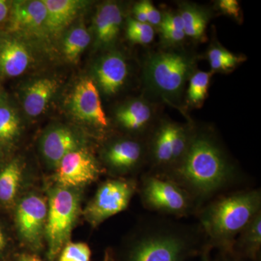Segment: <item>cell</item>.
I'll return each mask as SVG.
<instances>
[{"label": "cell", "instance_id": "38", "mask_svg": "<svg viewBox=\"0 0 261 261\" xmlns=\"http://www.w3.org/2000/svg\"><path fill=\"white\" fill-rule=\"evenodd\" d=\"M5 245H6V240H5L4 233L0 227V252L4 250Z\"/></svg>", "mask_w": 261, "mask_h": 261}, {"label": "cell", "instance_id": "21", "mask_svg": "<svg viewBox=\"0 0 261 261\" xmlns=\"http://www.w3.org/2000/svg\"><path fill=\"white\" fill-rule=\"evenodd\" d=\"M92 36L83 23L76 24L67 32L62 42V53L66 61L77 63L90 44Z\"/></svg>", "mask_w": 261, "mask_h": 261}, {"label": "cell", "instance_id": "27", "mask_svg": "<svg viewBox=\"0 0 261 261\" xmlns=\"http://www.w3.org/2000/svg\"><path fill=\"white\" fill-rule=\"evenodd\" d=\"M126 35L130 42L135 44H148L154 37V29L148 23H141L135 18L127 21Z\"/></svg>", "mask_w": 261, "mask_h": 261}, {"label": "cell", "instance_id": "22", "mask_svg": "<svg viewBox=\"0 0 261 261\" xmlns=\"http://www.w3.org/2000/svg\"><path fill=\"white\" fill-rule=\"evenodd\" d=\"M22 167L18 161H10L0 170V202L13 203L22 179Z\"/></svg>", "mask_w": 261, "mask_h": 261}, {"label": "cell", "instance_id": "1", "mask_svg": "<svg viewBox=\"0 0 261 261\" xmlns=\"http://www.w3.org/2000/svg\"><path fill=\"white\" fill-rule=\"evenodd\" d=\"M163 177L172 180L191 196L197 212L241 178L238 166L217 139L209 132L195 128L183 159Z\"/></svg>", "mask_w": 261, "mask_h": 261}, {"label": "cell", "instance_id": "18", "mask_svg": "<svg viewBox=\"0 0 261 261\" xmlns=\"http://www.w3.org/2000/svg\"><path fill=\"white\" fill-rule=\"evenodd\" d=\"M59 87L53 78H40L32 81L24 89L22 105L24 111L31 118L42 115Z\"/></svg>", "mask_w": 261, "mask_h": 261}, {"label": "cell", "instance_id": "30", "mask_svg": "<svg viewBox=\"0 0 261 261\" xmlns=\"http://www.w3.org/2000/svg\"><path fill=\"white\" fill-rule=\"evenodd\" d=\"M141 4L145 10L147 23L150 25H160L162 20V15L157 8H154L149 1H142Z\"/></svg>", "mask_w": 261, "mask_h": 261}, {"label": "cell", "instance_id": "26", "mask_svg": "<svg viewBox=\"0 0 261 261\" xmlns=\"http://www.w3.org/2000/svg\"><path fill=\"white\" fill-rule=\"evenodd\" d=\"M207 58L213 71L221 72L229 71L245 60L218 45L209 49Z\"/></svg>", "mask_w": 261, "mask_h": 261}, {"label": "cell", "instance_id": "39", "mask_svg": "<svg viewBox=\"0 0 261 261\" xmlns=\"http://www.w3.org/2000/svg\"><path fill=\"white\" fill-rule=\"evenodd\" d=\"M2 104V94L1 92H0V105Z\"/></svg>", "mask_w": 261, "mask_h": 261}, {"label": "cell", "instance_id": "10", "mask_svg": "<svg viewBox=\"0 0 261 261\" xmlns=\"http://www.w3.org/2000/svg\"><path fill=\"white\" fill-rule=\"evenodd\" d=\"M101 172L95 158L83 147L66 154L56 168L58 186L75 189L95 181Z\"/></svg>", "mask_w": 261, "mask_h": 261}, {"label": "cell", "instance_id": "36", "mask_svg": "<svg viewBox=\"0 0 261 261\" xmlns=\"http://www.w3.org/2000/svg\"><path fill=\"white\" fill-rule=\"evenodd\" d=\"M18 261H43L35 255H28V254H23L19 258Z\"/></svg>", "mask_w": 261, "mask_h": 261}, {"label": "cell", "instance_id": "4", "mask_svg": "<svg viewBox=\"0 0 261 261\" xmlns=\"http://www.w3.org/2000/svg\"><path fill=\"white\" fill-rule=\"evenodd\" d=\"M195 60L183 51L154 53L146 62L145 80L147 87L165 100L178 102L187 81L195 73Z\"/></svg>", "mask_w": 261, "mask_h": 261}, {"label": "cell", "instance_id": "19", "mask_svg": "<svg viewBox=\"0 0 261 261\" xmlns=\"http://www.w3.org/2000/svg\"><path fill=\"white\" fill-rule=\"evenodd\" d=\"M47 9V28L49 35L63 32L88 4L81 0H43Z\"/></svg>", "mask_w": 261, "mask_h": 261}, {"label": "cell", "instance_id": "2", "mask_svg": "<svg viewBox=\"0 0 261 261\" xmlns=\"http://www.w3.org/2000/svg\"><path fill=\"white\" fill-rule=\"evenodd\" d=\"M207 246L200 225L152 216L137 228L126 261H188L200 256Z\"/></svg>", "mask_w": 261, "mask_h": 261}, {"label": "cell", "instance_id": "33", "mask_svg": "<svg viewBox=\"0 0 261 261\" xmlns=\"http://www.w3.org/2000/svg\"><path fill=\"white\" fill-rule=\"evenodd\" d=\"M12 3L5 0H0V23L9 18Z\"/></svg>", "mask_w": 261, "mask_h": 261}, {"label": "cell", "instance_id": "16", "mask_svg": "<svg viewBox=\"0 0 261 261\" xmlns=\"http://www.w3.org/2000/svg\"><path fill=\"white\" fill-rule=\"evenodd\" d=\"M32 56L23 41L11 35L0 37V75L14 78L27 71Z\"/></svg>", "mask_w": 261, "mask_h": 261}, {"label": "cell", "instance_id": "23", "mask_svg": "<svg viewBox=\"0 0 261 261\" xmlns=\"http://www.w3.org/2000/svg\"><path fill=\"white\" fill-rule=\"evenodd\" d=\"M184 24V32L187 37L200 39L207 27V15L203 11L191 5L182 7L179 13Z\"/></svg>", "mask_w": 261, "mask_h": 261}, {"label": "cell", "instance_id": "9", "mask_svg": "<svg viewBox=\"0 0 261 261\" xmlns=\"http://www.w3.org/2000/svg\"><path fill=\"white\" fill-rule=\"evenodd\" d=\"M48 203L42 196L29 194L17 206L15 221L19 234L24 243L38 248L45 233Z\"/></svg>", "mask_w": 261, "mask_h": 261}, {"label": "cell", "instance_id": "31", "mask_svg": "<svg viewBox=\"0 0 261 261\" xmlns=\"http://www.w3.org/2000/svg\"><path fill=\"white\" fill-rule=\"evenodd\" d=\"M219 9L225 13L234 18L240 16V6L236 0H221L219 2Z\"/></svg>", "mask_w": 261, "mask_h": 261}, {"label": "cell", "instance_id": "29", "mask_svg": "<svg viewBox=\"0 0 261 261\" xmlns=\"http://www.w3.org/2000/svg\"><path fill=\"white\" fill-rule=\"evenodd\" d=\"M161 30L171 29V30L184 31L183 20L179 13H168L162 16V20L160 24Z\"/></svg>", "mask_w": 261, "mask_h": 261}, {"label": "cell", "instance_id": "40", "mask_svg": "<svg viewBox=\"0 0 261 261\" xmlns=\"http://www.w3.org/2000/svg\"><path fill=\"white\" fill-rule=\"evenodd\" d=\"M0 154H1V151H0Z\"/></svg>", "mask_w": 261, "mask_h": 261}, {"label": "cell", "instance_id": "20", "mask_svg": "<svg viewBox=\"0 0 261 261\" xmlns=\"http://www.w3.org/2000/svg\"><path fill=\"white\" fill-rule=\"evenodd\" d=\"M261 249V212L243 228L233 242L231 254L250 261H258Z\"/></svg>", "mask_w": 261, "mask_h": 261}, {"label": "cell", "instance_id": "15", "mask_svg": "<svg viewBox=\"0 0 261 261\" xmlns=\"http://www.w3.org/2000/svg\"><path fill=\"white\" fill-rule=\"evenodd\" d=\"M153 119L152 107L142 99L128 101L120 106L116 112V120L118 125L137 138L146 134L148 138L152 132Z\"/></svg>", "mask_w": 261, "mask_h": 261}, {"label": "cell", "instance_id": "25", "mask_svg": "<svg viewBox=\"0 0 261 261\" xmlns=\"http://www.w3.org/2000/svg\"><path fill=\"white\" fill-rule=\"evenodd\" d=\"M212 72L197 71L190 79L187 99L189 104L200 107L207 96Z\"/></svg>", "mask_w": 261, "mask_h": 261}, {"label": "cell", "instance_id": "35", "mask_svg": "<svg viewBox=\"0 0 261 261\" xmlns=\"http://www.w3.org/2000/svg\"><path fill=\"white\" fill-rule=\"evenodd\" d=\"M211 261H212L211 260ZM214 261H250L245 260V259L240 258L235 256L231 253H226V252H219V255L216 257Z\"/></svg>", "mask_w": 261, "mask_h": 261}, {"label": "cell", "instance_id": "28", "mask_svg": "<svg viewBox=\"0 0 261 261\" xmlns=\"http://www.w3.org/2000/svg\"><path fill=\"white\" fill-rule=\"evenodd\" d=\"M90 248L83 243L66 244L62 250L59 261H90Z\"/></svg>", "mask_w": 261, "mask_h": 261}, {"label": "cell", "instance_id": "24", "mask_svg": "<svg viewBox=\"0 0 261 261\" xmlns=\"http://www.w3.org/2000/svg\"><path fill=\"white\" fill-rule=\"evenodd\" d=\"M20 132V121L18 113L10 106L0 105V145L14 142Z\"/></svg>", "mask_w": 261, "mask_h": 261}, {"label": "cell", "instance_id": "8", "mask_svg": "<svg viewBox=\"0 0 261 261\" xmlns=\"http://www.w3.org/2000/svg\"><path fill=\"white\" fill-rule=\"evenodd\" d=\"M105 164L113 173L137 172L148 165L147 141L137 137H123L111 141L103 149Z\"/></svg>", "mask_w": 261, "mask_h": 261}, {"label": "cell", "instance_id": "37", "mask_svg": "<svg viewBox=\"0 0 261 261\" xmlns=\"http://www.w3.org/2000/svg\"><path fill=\"white\" fill-rule=\"evenodd\" d=\"M212 249L208 246L206 247L205 250L202 252V255H200V261H211L210 253Z\"/></svg>", "mask_w": 261, "mask_h": 261}, {"label": "cell", "instance_id": "32", "mask_svg": "<svg viewBox=\"0 0 261 261\" xmlns=\"http://www.w3.org/2000/svg\"><path fill=\"white\" fill-rule=\"evenodd\" d=\"M163 39L171 43H178L185 39V35L184 31L171 30V29H163L161 30Z\"/></svg>", "mask_w": 261, "mask_h": 261}, {"label": "cell", "instance_id": "14", "mask_svg": "<svg viewBox=\"0 0 261 261\" xmlns=\"http://www.w3.org/2000/svg\"><path fill=\"white\" fill-rule=\"evenodd\" d=\"M82 147L79 136L69 127L55 125L44 132L40 140V150L48 165L57 168L70 152Z\"/></svg>", "mask_w": 261, "mask_h": 261}, {"label": "cell", "instance_id": "12", "mask_svg": "<svg viewBox=\"0 0 261 261\" xmlns=\"http://www.w3.org/2000/svg\"><path fill=\"white\" fill-rule=\"evenodd\" d=\"M47 9L43 0L13 2L9 15L10 32L31 36L49 35Z\"/></svg>", "mask_w": 261, "mask_h": 261}, {"label": "cell", "instance_id": "7", "mask_svg": "<svg viewBox=\"0 0 261 261\" xmlns=\"http://www.w3.org/2000/svg\"><path fill=\"white\" fill-rule=\"evenodd\" d=\"M138 190V182L129 178H115L103 182L84 210L87 221L94 227L126 210Z\"/></svg>", "mask_w": 261, "mask_h": 261}, {"label": "cell", "instance_id": "13", "mask_svg": "<svg viewBox=\"0 0 261 261\" xmlns=\"http://www.w3.org/2000/svg\"><path fill=\"white\" fill-rule=\"evenodd\" d=\"M93 74L94 82L98 90L108 97L116 95L123 88L128 79L126 60L119 51H109L96 62Z\"/></svg>", "mask_w": 261, "mask_h": 261}, {"label": "cell", "instance_id": "3", "mask_svg": "<svg viewBox=\"0 0 261 261\" xmlns=\"http://www.w3.org/2000/svg\"><path fill=\"white\" fill-rule=\"evenodd\" d=\"M260 212V190L251 189L218 196L196 216L207 246L231 253L239 233Z\"/></svg>", "mask_w": 261, "mask_h": 261}, {"label": "cell", "instance_id": "11", "mask_svg": "<svg viewBox=\"0 0 261 261\" xmlns=\"http://www.w3.org/2000/svg\"><path fill=\"white\" fill-rule=\"evenodd\" d=\"M70 108L72 114L81 121L97 128L108 126L99 90L90 79H82L75 86L70 97Z\"/></svg>", "mask_w": 261, "mask_h": 261}, {"label": "cell", "instance_id": "34", "mask_svg": "<svg viewBox=\"0 0 261 261\" xmlns=\"http://www.w3.org/2000/svg\"><path fill=\"white\" fill-rule=\"evenodd\" d=\"M133 13L135 16V20L141 22V23H147V17H146L145 10L142 8L141 2L135 5L133 8Z\"/></svg>", "mask_w": 261, "mask_h": 261}, {"label": "cell", "instance_id": "6", "mask_svg": "<svg viewBox=\"0 0 261 261\" xmlns=\"http://www.w3.org/2000/svg\"><path fill=\"white\" fill-rule=\"evenodd\" d=\"M45 237L48 257L53 260L70 238L80 213V195L73 188L57 186L49 192Z\"/></svg>", "mask_w": 261, "mask_h": 261}, {"label": "cell", "instance_id": "17", "mask_svg": "<svg viewBox=\"0 0 261 261\" xmlns=\"http://www.w3.org/2000/svg\"><path fill=\"white\" fill-rule=\"evenodd\" d=\"M123 13L119 5L106 2L99 5L93 20L95 45L105 48L113 44L121 31Z\"/></svg>", "mask_w": 261, "mask_h": 261}, {"label": "cell", "instance_id": "5", "mask_svg": "<svg viewBox=\"0 0 261 261\" xmlns=\"http://www.w3.org/2000/svg\"><path fill=\"white\" fill-rule=\"evenodd\" d=\"M138 190L144 207L160 216L179 219L197 214L191 196L169 178L145 173L138 183Z\"/></svg>", "mask_w": 261, "mask_h": 261}]
</instances>
